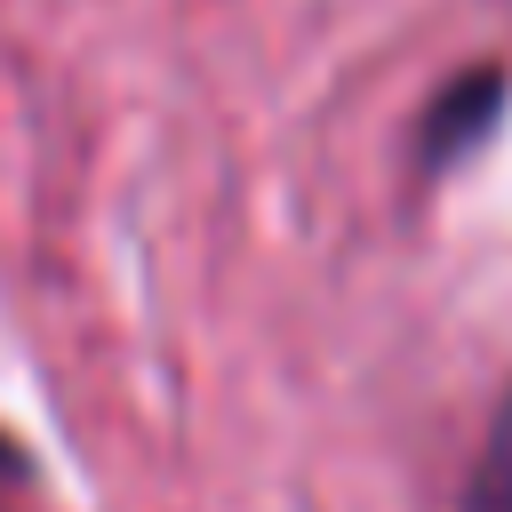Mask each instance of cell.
Listing matches in <instances>:
<instances>
[{
    "label": "cell",
    "instance_id": "1",
    "mask_svg": "<svg viewBox=\"0 0 512 512\" xmlns=\"http://www.w3.org/2000/svg\"><path fill=\"white\" fill-rule=\"evenodd\" d=\"M464 512H512V384H504L496 424H488V440H480V464H472Z\"/></svg>",
    "mask_w": 512,
    "mask_h": 512
}]
</instances>
